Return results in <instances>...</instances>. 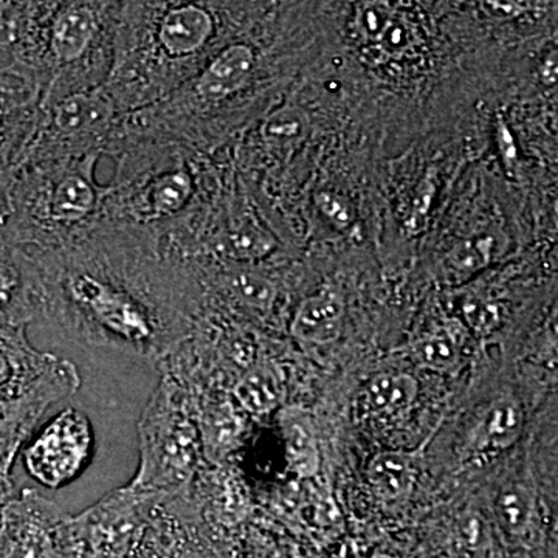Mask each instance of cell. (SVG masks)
<instances>
[{
	"instance_id": "14",
	"label": "cell",
	"mask_w": 558,
	"mask_h": 558,
	"mask_svg": "<svg viewBox=\"0 0 558 558\" xmlns=\"http://www.w3.org/2000/svg\"><path fill=\"white\" fill-rule=\"evenodd\" d=\"M278 422L290 469L301 478H312L317 475L319 453L311 414L300 407H288L279 413Z\"/></svg>"
},
{
	"instance_id": "17",
	"label": "cell",
	"mask_w": 558,
	"mask_h": 558,
	"mask_svg": "<svg viewBox=\"0 0 558 558\" xmlns=\"http://www.w3.org/2000/svg\"><path fill=\"white\" fill-rule=\"evenodd\" d=\"M495 515L510 538H526L535 519L534 488L524 481L502 487L495 499Z\"/></svg>"
},
{
	"instance_id": "2",
	"label": "cell",
	"mask_w": 558,
	"mask_h": 558,
	"mask_svg": "<svg viewBox=\"0 0 558 558\" xmlns=\"http://www.w3.org/2000/svg\"><path fill=\"white\" fill-rule=\"evenodd\" d=\"M138 469L128 484L142 494L172 497L190 487L204 458L189 392L167 374L138 421Z\"/></svg>"
},
{
	"instance_id": "5",
	"label": "cell",
	"mask_w": 558,
	"mask_h": 558,
	"mask_svg": "<svg viewBox=\"0 0 558 558\" xmlns=\"http://www.w3.org/2000/svg\"><path fill=\"white\" fill-rule=\"evenodd\" d=\"M130 486L113 490L97 505L72 517L73 549L83 558H120L148 521L160 499Z\"/></svg>"
},
{
	"instance_id": "7",
	"label": "cell",
	"mask_w": 558,
	"mask_h": 558,
	"mask_svg": "<svg viewBox=\"0 0 558 558\" xmlns=\"http://www.w3.org/2000/svg\"><path fill=\"white\" fill-rule=\"evenodd\" d=\"M53 16L40 32V46L49 57L53 69L58 70L53 78H64L65 72L75 75L84 65L94 62V54L100 53L106 39V21L102 14L108 3H62L54 5Z\"/></svg>"
},
{
	"instance_id": "21",
	"label": "cell",
	"mask_w": 558,
	"mask_h": 558,
	"mask_svg": "<svg viewBox=\"0 0 558 558\" xmlns=\"http://www.w3.org/2000/svg\"><path fill=\"white\" fill-rule=\"evenodd\" d=\"M523 429V413L519 403L498 400L488 410L483 424L484 440L494 450H505L519 440Z\"/></svg>"
},
{
	"instance_id": "10",
	"label": "cell",
	"mask_w": 558,
	"mask_h": 558,
	"mask_svg": "<svg viewBox=\"0 0 558 558\" xmlns=\"http://www.w3.org/2000/svg\"><path fill=\"white\" fill-rule=\"evenodd\" d=\"M57 362L53 354L33 347L25 328L0 326V400L28 395Z\"/></svg>"
},
{
	"instance_id": "15",
	"label": "cell",
	"mask_w": 558,
	"mask_h": 558,
	"mask_svg": "<svg viewBox=\"0 0 558 558\" xmlns=\"http://www.w3.org/2000/svg\"><path fill=\"white\" fill-rule=\"evenodd\" d=\"M199 427L204 457L218 459L233 449L240 439L242 424L231 403H208L205 409L194 411Z\"/></svg>"
},
{
	"instance_id": "18",
	"label": "cell",
	"mask_w": 558,
	"mask_h": 558,
	"mask_svg": "<svg viewBox=\"0 0 558 558\" xmlns=\"http://www.w3.org/2000/svg\"><path fill=\"white\" fill-rule=\"evenodd\" d=\"M416 396L417 381L409 374H380L366 388V411L374 416H395L410 409Z\"/></svg>"
},
{
	"instance_id": "19",
	"label": "cell",
	"mask_w": 558,
	"mask_h": 558,
	"mask_svg": "<svg viewBox=\"0 0 558 558\" xmlns=\"http://www.w3.org/2000/svg\"><path fill=\"white\" fill-rule=\"evenodd\" d=\"M368 480L379 497L402 498L414 484L413 459L402 451H384L376 454L369 462Z\"/></svg>"
},
{
	"instance_id": "24",
	"label": "cell",
	"mask_w": 558,
	"mask_h": 558,
	"mask_svg": "<svg viewBox=\"0 0 558 558\" xmlns=\"http://www.w3.org/2000/svg\"><path fill=\"white\" fill-rule=\"evenodd\" d=\"M306 128V117L299 110H279L266 124L267 137L278 142H292L303 135Z\"/></svg>"
},
{
	"instance_id": "26",
	"label": "cell",
	"mask_w": 558,
	"mask_h": 558,
	"mask_svg": "<svg viewBox=\"0 0 558 558\" xmlns=\"http://www.w3.org/2000/svg\"><path fill=\"white\" fill-rule=\"evenodd\" d=\"M0 223H2V222H0Z\"/></svg>"
},
{
	"instance_id": "23",
	"label": "cell",
	"mask_w": 558,
	"mask_h": 558,
	"mask_svg": "<svg viewBox=\"0 0 558 558\" xmlns=\"http://www.w3.org/2000/svg\"><path fill=\"white\" fill-rule=\"evenodd\" d=\"M230 289L238 301L253 310L267 311L274 303L275 288L259 275L245 271L233 275L230 278Z\"/></svg>"
},
{
	"instance_id": "11",
	"label": "cell",
	"mask_w": 558,
	"mask_h": 558,
	"mask_svg": "<svg viewBox=\"0 0 558 558\" xmlns=\"http://www.w3.org/2000/svg\"><path fill=\"white\" fill-rule=\"evenodd\" d=\"M255 68V51L247 44L226 47L193 81L190 97L202 105L227 100L244 89Z\"/></svg>"
},
{
	"instance_id": "12",
	"label": "cell",
	"mask_w": 558,
	"mask_h": 558,
	"mask_svg": "<svg viewBox=\"0 0 558 558\" xmlns=\"http://www.w3.org/2000/svg\"><path fill=\"white\" fill-rule=\"evenodd\" d=\"M112 113V106L102 94L78 92L53 106L51 128L62 143L83 142L108 130Z\"/></svg>"
},
{
	"instance_id": "4",
	"label": "cell",
	"mask_w": 558,
	"mask_h": 558,
	"mask_svg": "<svg viewBox=\"0 0 558 558\" xmlns=\"http://www.w3.org/2000/svg\"><path fill=\"white\" fill-rule=\"evenodd\" d=\"M0 558H75L72 515L25 488L0 510Z\"/></svg>"
},
{
	"instance_id": "13",
	"label": "cell",
	"mask_w": 558,
	"mask_h": 558,
	"mask_svg": "<svg viewBox=\"0 0 558 558\" xmlns=\"http://www.w3.org/2000/svg\"><path fill=\"white\" fill-rule=\"evenodd\" d=\"M341 325L343 303L336 293L322 292L301 303L290 332L304 343L325 344L339 339Z\"/></svg>"
},
{
	"instance_id": "9",
	"label": "cell",
	"mask_w": 558,
	"mask_h": 558,
	"mask_svg": "<svg viewBox=\"0 0 558 558\" xmlns=\"http://www.w3.org/2000/svg\"><path fill=\"white\" fill-rule=\"evenodd\" d=\"M154 13L146 43L160 65L180 68L182 62L197 57L215 36L216 22L208 9L199 3H160L149 5ZM150 57V58H153Z\"/></svg>"
},
{
	"instance_id": "25",
	"label": "cell",
	"mask_w": 558,
	"mask_h": 558,
	"mask_svg": "<svg viewBox=\"0 0 558 558\" xmlns=\"http://www.w3.org/2000/svg\"><path fill=\"white\" fill-rule=\"evenodd\" d=\"M318 204L330 219L337 220L341 226H344L351 219L349 218L347 207H343V204L336 199V197L330 196V194H322L318 197Z\"/></svg>"
},
{
	"instance_id": "6",
	"label": "cell",
	"mask_w": 558,
	"mask_h": 558,
	"mask_svg": "<svg viewBox=\"0 0 558 558\" xmlns=\"http://www.w3.org/2000/svg\"><path fill=\"white\" fill-rule=\"evenodd\" d=\"M81 387L78 369L69 360L58 359L38 387L11 400H0V475L9 476L14 459L54 403L72 398Z\"/></svg>"
},
{
	"instance_id": "22",
	"label": "cell",
	"mask_w": 558,
	"mask_h": 558,
	"mask_svg": "<svg viewBox=\"0 0 558 558\" xmlns=\"http://www.w3.org/2000/svg\"><path fill=\"white\" fill-rule=\"evenodd\" d=\"M461 357V341L451 329H440L422 339L414 348V359L429 369L453 368Z\"/></svg>"
},
{
	"instance_id": "3",
	"label": "cell",
	"mask_w": 558,
	"mask_h": 558,
	"mask_svg": "<svg viewBox=\"0 0 558 558\" xmlns=\"http://www.w3.org/2000/svg\"><path fill=\"white\" fill-rule=\"evenodd\" d=\"M95 449L90 418L78 409L54 414L22 449L25 472L40 486L60 490L87 469Z\"/></svg>"
},
{
	"instance_id": "16",
	"label": "cell",
	"mask_w": 558,
	"mask_h": 558,
	"mask_svg": "<svg viewBox=\"0 0 558 558\" xmlns=\"http://www.w3.org/2000/svg\"><path fill=\"white\" fill-rule=\"evenodd\" d=\"M234 399L242 410L264 416L277 410L282 400V381L269 363H258L234 387Z\"/></svg>"
},
{
	"instance_id": "8",
	"label": "cell",
	"mask_w": 558,
	"mask_h": 558,
	"mask_svg": "<svg viewBox=\"0 0 558 558\" xmlns=\"http://www.w3.org/2000/svg\"><path fill=\"white\" fill-rule=\"evenodd\" d=\"M46 315V286L35 256L0 223V326L27 328Z\"/></svg>"
},
{
	"instance_id": "20",
	"label": "cell",
	"mask_w": 558,
	"mask_h": 558,
	"mask_svg": "<svg viewBox=\"0 0 558 558\" xmlns=\"http://www.w3.org/2000/svg\"><path fill=\"white\" fill-rule=\"evenodd\" d=\"M191 193V182L185 172H170L153 180L146 190L145 207L140 211H146L150 218H165V216L178 215L180 208L185 205Z\"/></svg>"
},
{
	"instance_id": "1",
	"label": "cell",
	"mask_w": 558,
	"mask_h": 558,
	"mask_svg": "<svg viewBox=\"0 0 558 558\" xmlns=\"http://www.w3.org/2000/svg\"><path fill=\"white\" fill-rule=\"evenodd\" d=\"M46 286V315L90 347L160 365L189 336L191 310L178 267L112 250L32 253Z\"/></svg>"
}]
</instances>
